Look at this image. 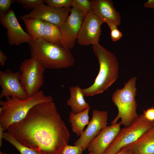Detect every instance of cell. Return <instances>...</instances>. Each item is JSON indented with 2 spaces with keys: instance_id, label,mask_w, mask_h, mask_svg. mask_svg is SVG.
Listing matches in <instances>:
<instances>
[{
  "instance_id": "21",
  "label": "cell",
  "mask_w": 154,
  "mask_h": 154,
  "mask_svg": "<svg viewBox=\"0 0 154 154\" xmlns=\"http://www.w3.org/2000/svg\"><path fill=\"white\" fill-rule=\"evenodd\" d=\"M3 139L14 146L18 150L20 154H39L37 151L21 144L7 131L4 132Z\"/></svg>"
},
{
  "instance_id": "29",
  "label": "cell",
  "mask_w": 154,
  "mask_h": 154,
  "mask_svg": "<svg viewBox=\"0 0 154 154\" xmlns=\"http://www.w3.org/2000/svg\"><path fill=\"white\" fill-rule=\"evenodd\" d=\"M7 56L0 50V64L3 66L4 65L5 62L7 60Z\"/></svg>"
},
{
  "instance_id": "5",
  "label": "cell",
  "mask_w": 154,
  "mask_h": 154,
  "mask_svg": "<svg viewBox=\"0 0 154 154\" xmlns=\"http://www.w3.org/2000/svg\"><path fill=\"white\" fill-rule=\"evenodd\" d=\"M136 78H130L124 84V87L117 89L113 93L112 100L117 107L118 112L111 123H117L119 119L121 124L125 127L132 124L139 116L136 112L137 104L135 96L137 89L135 87Z\"/></svg>"
},
{
  "instance_id": "13",
  "label": "cell",
  "mask_w": 154,
  "mask_h": 154,
  "mask_svg": "<svg viewBox=\"0 0 154 154\" xmlns=\"http://www.w3.org/2000/svg\"><path fill=\"white\" fill-rule=\"evenodd\" d=\"M0 22L7 30L8 42L10 45L17 46L23 43H28L32 40L20 25L13 10L10 9L6 15L0 16Z\"/></svg>"
},
{
  "instance_id": "7",
  "label": "cell",
  "mask_w": 154,
  "mask_h": 154,
  "mask_svg": "<svg viewBox=\"0 0 154 154\" xmlns=\"http://www.w3.org/2000/svg\"><path fill=\"white\" fill-rule=\"evenodd\" d=\"M19 79L28 98L39 92L44 84L45 69L35 59H25L20 66Z\"/></svg>"
},
{
  "instance_id": "23",
  "label": "cell",
  "mask_w": 154,
  "mask_h": 154,
  "mask_svg": "<svg viewBox=\"0 0 154 154\" xmlns=\"http://www.w3.org/2000/svg\"><path fill=\"white\" fill-rule=\"evenodd\" d=\"M44 2L47 5L57 8H70L72 0H44Z\"/></svg>"
},
{
  "instance_id": "16",
  "label": "cell",
  "mask_w": 154,
  "mask_h": 154,
  "mask_svg": "<svg viewBox=\"0 0 154 154\" xmlns=\"http://www.w3.org/2000/svg\"><path fill=\"white\" fill-rule=\"evenodd\" d=\"M123 149L134 154H154V126L137 141Z\"/></svg>"
},
{
  "instance_id": "6",
  "label": "cell",
  "mask_w": 154,
  "mask_h": 154,
  "mask_svg": "<svg viewBox=\"0 0 154 154\" xmlns=\"http://www.w3.org/2000/svg\"><path fill=\"white\" fill-rule=\"evenodd\" d=\"M154 126V121L145 119L143 114L129 126L121 129L104 153L115 154L137 141L145 132Z\"/></svg>"
},
{
  "instance_id": "19",
  "label": "cell",
  "mask_w": 154,
  "mask_h": 154,
  "mask_svg": "<svg viewBox=\"0 0 154 154\" xmlns=\"http://www.w3.org/2000/svg\"><path fill=\"white\" fill-rule=\"evenodd\" d=\"M90 107L83 111L75 114L72 111L69 113V121L71 123L72 131L78 136H80L85 126L88 124L89 110Z\"/></svg>"
},
{
  "instance_id": "2",
  "label": "cell",
  "mask_w": 154,
  "mask_h": 154,
  "mask_svg": "<svg viewBox=\"0 0 154 154\" xmlns=\"http://www.w3.org/2000/svg\"><path fill=\"white\" fill-rule=\"evenodd\" d=\"M28 44L31 58L36 60L45 69L65 68L74 64L75 59L69 48L41 38L31 40Z\"/></svg>"
},
{
  "instance_id": "24",
  "label": "cell",
  "mask_w": 154,
  "mask_h": 154,
  "mask_svg": "<svg viewBox=\"0 0 154 154\" xmlns=\"http://www.w3.org/2000/svg\"><path fill=\"white\" fill-rule=\"evenodd\" d=\"M15 1L25 8L32 10L44 2L43 0H15Z\"/></svg>"
},
{
  "instance_id": "32",
  "label": "cell",
  "mask_w": 154,
  "mask_h": 154,
  "mask_svg": "<svg viewBox=\"0 0 154 154\" xmlns=\"http://www.w3.org/2000/svg\"><path fill=\"white\" fill-rule=\"evenodd\" d=\"M127 150L123 149H121L119 151L115 154H127ZM103 154H106L104 153Z\"/></svg>"
},
{
  "instance_id": "10",
  "label": "cell",
  "mask_w": 154,
  "mask_h": 154,
  "mask_svg": "<svg viewBox=\"0 0 154 154\" xmlns=\"http://www.w3.org/2000/svg\"><path fill=\"white\" fill-rule=\"evenodd\" d=\"M104 23L93 11L86 14L78 34L77 40L78 43L81 46H88L99 43L101 26Z\"/></svg>"
},
{
  "instance_id": "22",
  "label": "cell",
  "mask_w": 154,
  "mask_h": 154,
  "mask_svg": "<svg viewBox=\"0 0 154 154\" xmlns=\"http://www.w3.org/2000/svg\"><path fill=\"white\" fill-rule=\"evenodd\" d=\"M72 6L81 11L86 15L93 11L92 1L89 0H72Z\"/></svg>"
},
{
  "instance_id": "17",
  "label": "cell",
  "mask_w": 154,
  "mask_h": 154,
  "mask_svg": "<svg viewBox=\"0 0 154 154\" xmlns=\"http://www.w3.org/2000/svg\"><path fill=\"white\" fill-rule=\"evenodd\" d=\"M70 97L67 102L70 106L72 112L75 114L82 112L90 107L85 101L82 89L78 86L69 88Z\"/></svg>"
},
{
  "instance_id": "26",
  "label": "cell",
  "mask_w": 154,
  "mask_h": 154,
  "mask_svg": "<svg viewBox=\"0 0 154 154\" xmlns=\"http://www.w3.org/2000/svg\"><path fill=\"white\" fill-rule=\"evenodd\" d=\"M83 151L80 146L67 145L63 149L60 154H82Z\"/></svg>"
},
{
  "instance_id": "36",
  "label": "cell",
  "mask_w": 154,
  "mask_h": 154,
  "mask_svg": "<svg viewBox=\"0 0 154 154\" xmlns=\"http://www.w3.org/2000/svg\"><path fill=\"white\" fill-rule=\"evenodd\" d=\"M153 62H154V59L153 60Z\"/></svg>"
},
{
  "instance_id": "31",
  "label": "cell",
  "mask_w": 154,
  "mask_h": 154,
  "mask_svg": "<svg viewBox=\"0 0 154 154\" xmlns=\"http://www.w3.org/2000/svg\"><path fill=\"white\" fill-rule=\"evenodd\" d=\"M4 130L2 127L0 125V147L2 145V139H3V135Z\"/></svg>"
},
{
  "instance_id": "4",
  "label": "cell",
  "mask_w": 154,
  "mask_h": 154,
  "mask_svg": "<svg viewBox=\"0 0 154 154\" xmlns=\"http://www.w3.org/2000/svg\"><path fill=\"white\" fill-rule=\"evenodd\" d=\"M6 99L5 101H0V125L4 131L7 130L12 124L22 119L35 105L53 101L51 96L45 95L42 90L25 99L10 97L6 98Z\"/></svg>"
},
{
  "instance_id": "15",
  "label": "cell",
  "mask_w": 154,
  "mask_h": 154,
  "mask_svg": "<svg viewBox=\"0 0 154 154\" xmlns=\"http://www.w3.org/2000/svg\"><path fill=\"white\" fill-rule=\"evenodd\" d=\"M93 11L104 23H113L117 25L121 23L120 14L114 7L113 1L110 0H92Z\"/></svg>"
},
{
  "instance_id": "11",
  "label": "cell",
  "mask_w": 154,
  "mask_h": 154,
  "mask_svg": "<svg viewBox=\"0 0 154 154\" xmlns=\"http://www.w3.org/2000/svg\"><path fill=\"white\" fill-rule=\"evenodd\" d=\"M20 72H14L9 68L4 71L0 70V85L1 88L0 99L15 97L21 100L28 97L19 79Z\"/></svg>"
},
{
  "instance_id": "14",
  "label": "cell",
  "mask_w": 154,
  "mask_h": 154,
  "mask_svg": "<svg viewBox=\"0 0 154 154\" xmlns=\"http://www.w3.org/2000/svg\"><path fill=\"white\" fill-rule=\"evenodd\" d=\"M121 124L120 122L107 126L90 143L88 151L96 154L104 153L121 129Z\"/></svg>"
},
{
  "instance_id": "28",
  "label": "cell",
  "mask_w": 154,
  "mask_h": 154,
  "mask_svg": "<svg viewBox=\"0 0 154 154\" xmlns=\"http://www.w3.org/2000/svg\"><path fill=\"white\" fill-rule=\"evenodd\" d=\"M143 114L144 117L150 121H154V108L153 107L143 111Z\"/></svg>"
},
{
  "instance_id": "3",
  "label": "cell",
  "mask_w": 154,
  "mask_h": 154,
  "mask_svg": "<svg viewBox=\"0 0 154 154\" xmlns=\"http://www.w3.org/2000/svg\"><path fill=\"white\" fill-rule=\"evenodd\" d=\"M92 47L98 60L100 69L92 84L87 88L82 89L84 96L86 97L103 93L118 77L119 63L114 54L99 43L92 45Z\"/></svg>"
},
{
  "instance_id": "9",
  "label": "cell",
  "mask_w": 154,
  "mask_h": 154,
  "mask_svg": "<svg viewBox=\"0 0 154 154\" xmlns=\"http://www.w3.org/2000/svg\"><path fill=\"white\" fill-rule=\"evenodd\" d=\"M108 117L107 111L93 110L91 120L74 145L80 146L84 151L90 143L107 127Z\"/></svg>"
},
{
  "instance_id": "1",
  "label": "cell",
  "mask_w": 154,
  "mask_h": 154,
  "mask_svg": "<svg viewBox=\"0 0 154 154\" xmlns=\"http://www.w3.org/2000/svg\"><path fill=\"white\" fill-rule=\"evenodd\" d=\"M7 132L22 145L39 154H60L68 145L70 133L53 102L38 103Z\"/></svg>"
},
{
  "instance_id": "33",
  "label": "cell",
  "mask_w": 154,
  "mask_h": 154,
  "mask_svg": "<svg viewBox=\"0 0 154 154\" xmlns=\"http://www.w3.org/2000/svg\"><path fill=\"white\" fill-rule=\"evenodd\" d=\"M127 154H134L130 151L127 150Z\"/></svg>"
},
{
  "instance_id": "18",
  "label": "cell",
  "mask_w": 154,
  "mask_h": 154,
  "mask_svg": "<svg viewBox=\"0 0 154 154\" xmlns=\"http://www.w3.org/2000/svg\"><path fill=\"white\" fill-rule=\"evenodd\" d=\"M24 22L27 33L32 40L44 39L45 25L44 21L38 18H30L20 17Z\"/></svg>"
},
{
  "instance_id": "12",
  "label": "cell",
  "mask_w": 154,
  "mask_h": 154,
  "mask_svg": "<svg viewBox=\"0 0 154 154\" xmlns=\"http://www.w3.org/2000/svg\"><path fill=\"white\" fill-rule=\"evenodd\" d=\"M70 8H57L45 5L43 3L29 13L20 17L38 18L42 20L54 24L60 27L66 20L70 12Z\"/></svg>"
},
{
  "instance_id": "25",
  "label": "cell",
  "mask_w": 154,
  "mask_h": 154,
  "mask_svg": "<svg viewBox=\"0 0 154 154\" xmlns=\"http://www.w3.org/2000/svg\"><path fill=\"white\" fill-rule=\"evenodd\" d=\"M107 24L111 30V36L112 41L116 42L120 39L122 34L117 29V26L113 23H108Z\"/></svg>"
},
{
  "instance_id": "8",
  "label": "cell",
  "mask_w": 154,
  "mask_h": 154,
  "mask_svg": "<svg viewBox=\"0 0 154 154\" xmlns=\"http://www.w3.org/2000/svg\"><path fill=\"white\" fill-rule=\"evenodd\" d=\"M86 15L80 10L71 9L70 15L59 27L64 47L70 49L75 46Z\"/></svg>"
},
{
  "instance_id": "34",
  "label": "cell",
  "mask_w": 154,
  "mask_h": 154,
  "mask_svg": "<svg viewBox=\"0 0 154 154\" xmlns=\"http://www.w3.org/2000/svg\"><path fill=\"white\" fill-rule=\"evenodd\" d=\"M0 154H7L6 153H3L1 151H0Z\"/></svg>"
},
{
  "instance_id": "35",
  "label": "cell",
  "mask_w": 154,
  "mask_h": 154,
  "mask_svg": "<svg viewBox=\"0 0 154 154\" xmlns=\"http://www.w3.org/2000/svg\"><path fill=\"white\" fill-rule=\"evenodd\" d=\"M89 154H95L94 153H93V152H90Z\"/></svg>"
},
{
  "instance_id": "20",
  "label": "cell",
  "mask_w": 154,
  "mask_h": 154,
  "mask_svg": "<svg viewBox=\"0 0 154 154\" xmlns=\"http://www.w3.org/2000/svg\"><path fill=\"white\" fill-rule=\"evenodd\" d=\"M44 22L45 31L44 40L47 42L59 45L64 47L60 27L50 23Z\"/></svg>"
},
{
  "instance_id": "27",
  "label": "cell",
  "mask_w": 154,
  "mask_h": 154,
  "mask_svg": "<svg viewBox=\"0 0 154 154\" xmlns=\"http://www.w3.org/2000/svg\"><path fill=\"white\" fill-rule=\"evenodd\" d=\"M15 0H0V15L2 16L6 15L11 9V4Z\"/></svg>"
},
{
  "instance_id": "30",
  "label": "cell",
  "mask_w": 154,
  "mask_h": 154,
  "mask_svg": "<svg viewBox=\"0 0 154 154\" xmlns=\"http://www.w3.org/2000/svg\"><path fill=\"white\" fill-rule=\"evenodd\" d=\"M143 6L146 8L154 9V0H149L146 2Z\"/></svg>"
}]
</instances>
